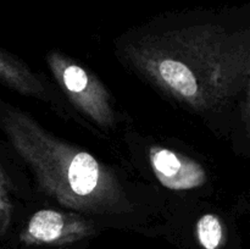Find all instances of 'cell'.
Masks as SVG:
<instances>
[{
    "mask_svg": "<svg viewBox=\"0 0 250 249\" xmlns=\"http://www.w3.org/2000/svg\"><path fill=\"white\" fill-rule=\"evenodd\" d=\"M150 163L158 180L170 189H193L202 186L207 180L202 165L170 149H151Z\"/></svg>",
    "mask_w": 250,
    "mask_h": 249,
    "instance_id": "obj_5",
    "label": "cell"
},
{
    "mask_svg": "<svg viewBox=\"0 0 250 249\" xmlns=\"http://www.w3.org/2000/svg\"><path fill=\"white\" fill-rule=\"evenodd\" d=\"M0 82L14 88L22 94L42 97L45 94L43 83L14 56L0 51Z\"/></svg>",
    "mask_w": 250,
    "mask_h": 249,
    "instance_id": "obj_6",
    "label": "cell"
},
{
    "mask_svg": "<svg viewBox=\"0 0 250 249\" xmlns=\"http://www.w3.org/2000/svg\"><path fill=\"white\" fill-rule=\"evenodd\" d=\"M85 221L56 210H41L29 220L21 239L26 244H67L92 234Z\"/></svg>",
    "mask_w": 250,
    "mask_h": 249,
    "instance_id": "obj_4",
    "label": "cell"
},
{
    "mask_svg": "<svg viewBox=\"0 0 250 249\" xmlns=\"http://www.w3.org/2000/svg\"><path fill=\"white\" fill-rule=\"evenodd\" d=\"M48 62L54 77L75 105L100 126H112L115 112L110 95L95 76L59 53L49 54Z\"/></svg>",
    "mask_w": 250,
    "mask_h": 249,
    "instance_id": "obj_3",
    "label": "cell"
},
{
    "mask_svg": "<svg viewBox=\"0 0 250 249\" xmlns=\"http://www.w3.org/2000/svg\"><path fill=\"white\" fill-rule=\"evenodd\" d=\"M198 242L204 249H220L225 239L222 222L214 214H205L197 224Z\"/></svg>",
    "mask_w": 250,
    "mask_h": 249,
    "instance_id": "obj_7",
    "label": "cell"
},
{
    "mask_svg": "<svg viewBox=\"0 0 250 249\" xmlns=\"http://www.w3.org/2000/svg\"><path fill=\"white\" fill-rule=\"evenodd\" d=\"M1 124L42 187L61 205L90 214L129 207L114 173L89 153L48 133L19 110H6Z\"/></svg>",
    "mask_w": 250,
    "mask_h": 249,
    "instance_id": "obj_2",
    "label": "cell"
},
{
    "mask_svg": "<svg viewBox=\"0 0 250 249\" xmlns=\"http://www.w3.org/2000/svg\"><path fill=\"white\" fill-rule=\"evenodd\" d=\"M12 204L9 194V183L0 166V234L7 231L11 222Z\"/></svg>",
    "mask_w": 250,
    "mask_h": 249,
    "instance_id": "obj_8",
    "label": "cell"
},
{
    "mask_svg": "<svg viewBox=\"0 0 250 249\" xmlns=\"http://www.w3.org/2000/svg\"><path fill=\"white\" fill-rule=\"evenodd\" d=\"M124 53L165 94L200 112L221 109L248 87V42L221 32H173L131 42Z\"/></svg>",
    "mask_w": 250,
    "mask_h": 249,
    "instance_id": "obj_1",
    "label": "cell"
}]
</instances>
